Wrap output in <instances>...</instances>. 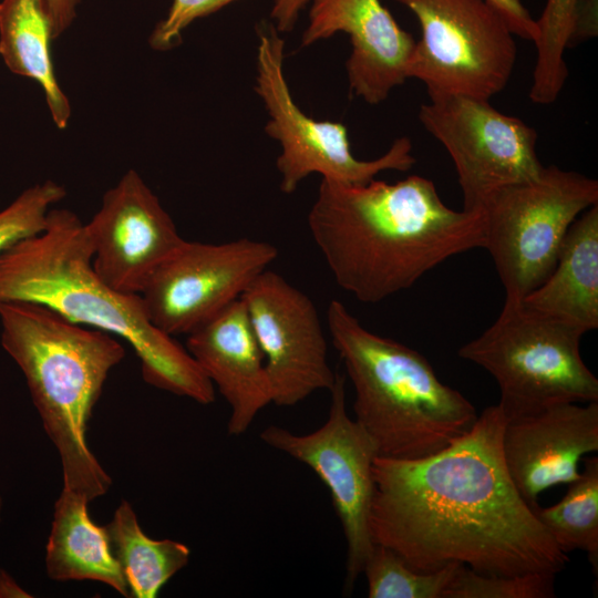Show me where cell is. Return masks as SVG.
<instances>
[{
	"instance_id": "6da1fadb",
	"label": "cell",
	"mask_w": 598,
	"mask_h": 598,
	"mask_svg": "<svg viewBox=\"0 0 598 598\" xmlns=\"http://www.w3.org/2000/svg\"><path fill=\"white\" fill-rule=\"evenodd\" d=\"M499 405L445 448L416 460L378 456L369 529L421 573L462 564L486 575H557L568 561L513 484Z\"/></svg>"
},
{
	"instance_id": "7a4b0ae2",
	"label": "cell",
	"mask_w": 598,
	"mask_h": 598,
	"mask_svg": "<svg viewBox=\"0 0 598 598\" xmlns=\"http://www.w3.org/2000/svg\"><path fill=\"white\" fill-rule=\"evenodd\" d=\"M308 225L336 282L367 303L484 246L480 209L450 208L435 184L419 175L359 185L322 178Z\"/></svg>"
},
{
	"instance_id": "3957f363",
	"label": "cell",
	"mask_w": 598,
	"mask_h": 598,
	"mask_svg": "<svg viewBox=\"0 0 598 598\" xmlns=\"http://www.w3.org/2000/svg\"><path fill=\"white\" fill-rule=\"evenodd\" d=\"M31 301L64 318L123 338L141 361L146 383L200 404L215 389L187 349L155 327L141 295L117 291L92 266L85 224L52 208L45 228L0 255V302Z\"/></svg>"
},
{
	"instance_id": "277c9868",
	"label": "cell",
	"mask_w": 598,
	"mask_h": 598,
	"mask_svg": "<svg viewBox=\"0 0 598 598\" xmlns=\"http://www.w3.org/2000/svg\"><path fill=\"white\" fill-rule=\"evenodd\" d=\"M1 346L22 371L62 464L63 488L89 503L110 475L91 452L87 422L110 371L125 357L113 334L89 329L31 301L0 302Z\"/></svg>"
},
{
	"instance_id": "5b68a950",
	"label": "cell",
	"mask_w": 598,
	"mask_h": 598,
	"mask_svg": "<svg viewBox=\"0 0 598 598\" xmlns=\"http://www.w3.org/2000/svg\"><path fill=\"white\" fill-rule=\"evenodd\" d=\"M327 321L355 392L354 420L379 456L425 457L472 429L478 416L474 405L444 384L419 351L371 332L334 299Z\"/></svg>"
},
{
	"instance_id": "8992f818",
	"label": "cell",
	"mask_w": 598,
	"mask_h": 598,
	"mask_svg": "<svg viewBox=\"0 0 598 598\" xmlns=\"http://www.w3.org/2000/svg\"><path fill=\"white\" fill-rule=\"evenodd\" d=\"M585 332L505 297L497 319L458 350L485 369L501 391L506 419L561 403L598 402V379L580 355Z\"/></svg>"
},
{
	"instance_id": "52a82bcc",
	"label": "cell",
	"mask_w": 598,
	"mask_h": 598,
	"mask_svg": "<svg viewBox=\"0 0 598 598\" xmlns=\"http://www.w3.org/2000/svg\"><path fill=\"white\" fill-rule=\"evenodd\" d=\"M596 204V179L555 165L483 200L478 207L483 248L493 259L505 297L523 298L545 281L570 225Z\"/></svg>"
},
{
	"instance_id": "ba28073f",
	"label": "cell",
	"mask_w": 598,
	"mask_h": 598,
	"mask_svg": "<svg viewBox=\"0 0 598 598\" xmlns=\"http://www.w3.org/2000/svg\"><path fill=\"white\" fill-rule=\"evenodd\" d=\"M394 1L420 23L408 79L422 82L430 99L489 100L506 87L517 58L515 34L487 0Z\"/></svg>"
},
{
	"instance_id": "9c48e42d",
	"label": "cell",
	"mask_w": 598,
	"mask_h": 598,
	"mask_svg": "<svg viewBox=\"0 0 598 598\" xmlns=\"http://www.w3.org/2000/svg\"><path fill=\"white\" fill-rule=\"evenodd\" d=\"M255 91L269 115L265 132L281 147L277 158L280 189L292 194L307 176L346 185L365 184L383 171H409L415 163L412 143L396 138L382 156L361 161L350 150L347 127L337 122L317 121L296 104L283 73L285 41L275 25L258 30Z\"/></svg>"
},
{
	"instance_id": "30bf717a",
	"label": "cell",
	"mask_w": 598,
	"mask_h": 598,
	"mask_svg": "<svg viewBox=\"0 0 598 598\" xmlns=\"http://www.w3.org/2000/svg\"><path fill=\"white\" fill-rule=\"evenodd\" d=\"M327 421L316 431L297 434L269 425L261 441L309 466L328 487L347 540L346 588L351 590L362 574L373 542L369 514L374 492L377 446L347 412L346 379L336 374Z\"/></svg>"
},
{
	"instance_id": "8fae6325",
	"label": "cell",
	"mask_w": 598,
	"mask_h": 598,
	"mask_svg": "<svg viewBox=\"0 0 598 598\" xmlns=\"http://www.w3.org/2000/svg\"><path fill=\"white\" fill-rule=\"evenodd\" d=\"M419 120L454 163L463 209H478L494 190L535 178L545 167L536 152V131L489 100L433 97L421 105Z\"/></svg>"
},
{
	"instance_id": "7c38bea8",
	"label": "cell",
	"mask_w": 598,
	"mask_h": 598,
	"mask_svg": "<svg viewBox=\"0 0 598 598\" xmlns=\"http://www.w3.org/2000/svg\"><path fill=\"white\" fill-rule=\"evenodd\" d=\"M267 241L185 240L150 277L141 297L151 322L175 337L188 334L239 299L277 258Z\"/></svg>"
},
{
	"instance_id": "4fadbf2b",
	"label": "cell",
	"mask_w": 598,
	"mask_h": 598,
	"mask_svg": "<svg viewBox=\"0 0 598 598\" xmlns=\"http://www.w3.org/2000/svg\"><path fill=\"white\" fill-rule=\"evenodd\" d=\"M265 358L272 403L293 406L336 381L328 346L312 300L269 269L240 297Z\"/></svg>"
},
{
	"instance_id": "5bb4252c",
	"label": "cell",
	"mask_w": 598,
	"mask_h": 598,
	"mask_svg": "<svg viewBox=\"0 0 598 598\" xmlns=\"http://www.w3.org/2000/svg\"><path fill=\"white\" fill-rule=\"evenodd\" d=\"M92 266L113 289L141 293L153 272L185 241L140 174L127 171L85 223Z\"/></svg>"
},
{
	"instance_id": "9a60e30c",
	"label": "cell",
	"mask_w": 598,
	"mask_h": 598,
	"mask_svg": "<svg viewBox=\"0 0 598 598\" xmlns=\"http://www.w3.org/2000/svg\"><path fill=\"white\" fill-rule=\"evenodd\" d=\"M501 446L513 484L535 509L542 492L577 480L581 457L598 451V402L555 404L506 419Z\"/></svg>"
},
{
	"instance_id": "2e32d148",
	"label": "cell",
	"mask_w": 598,
	"mask_h": 598,
	"mask_svg": "<svg viewBox=\"0 0 598 598\" xmlns=\"http://www.w3.org/2000/svg\"><path fill=\"white\" fill-rule=\"evenodd\" d=\"M309 23L301 45L308 47L338 32L350 37L346 68L353 94L369 104L383 102L408 80L415 45L380 0H311Z\"/></svg>"
},
{
	"instance_id": "e0dca14e",
	"label": "cell",
	"mask_w": 598,
	"mask_h": 598,
	"mask_svg": "<svg viewBox=\"0 0 598 598\" xmlns=\"http://www.w3.org/2000/svg\"><path fill=\"white\" fill-rule=\"evenodd\" d=\"M185 348L230 406L227 433H245L272 403L265 358L241 299L190 331Z\"/></svg>"
},
{
	"instance_id": "ac0fdd59",
	"label": "cell",
	"mask_w": 598,
	"mask_h": 598,
	"mask_svg": "<svg viewBox=\"0 0 598 598\" xmlns=\"http://www.w3.org/2000/svg\"><path fill=\"white\" fill-rule=\"evenodd\" d=\"M522 299L585 333L598 328V204L570 225L553 271Z\"/></svg>"
},
{
	"instance_id": "d6986e66",
	"label": "cell",
	"mask_w": 598,
	"mask_h": 598,
	"mask_svg": "<svg viewBox=\"0 0 598 598\" xmlns=\"http://www.w3.org/2000/svg\"><path fill=\"white\" fill-rule=\"evenodd\" d=\"M87 504L83 495L62 488L54 503L47 544V574L56 581H99L130 597L128 586L111 553L105 528L91 520Z\"/></svg>"
},
{
	"instance_id": "ffe728a7",
	"label": "cell",
	"mask_w": 598,
	"mask_h": 598,
	"mask_svg": "<svg viewBox=\"0 0 598 598\" xmlns=\"http://www.w3.org/2000/svg\"><path fill=\"white\" fill-rule=\"evenodd\" d=\"M53 40L45 0L0 1V56L12 73L32 79L42 87L52 120L63 130L71 105L54 74Z\"/></svg>"
},
{
	"instance_id": "44dd1931",
	"label": "cell",
	"mask_w": 598,
	"mask_h": 598,
	"mask_svg": "<svg viewBox=\"0 0 598 598\" xmlns=\"http://www.w3.org/2000/svg\"><path fill=\"white\" fill-rule=\"evenodd\" d=\"M104 528L111 553L128 586L130 597L155 598L161 588L189 561L190 550L185 544L148 537L125 499Z\"/></svg>"
},
{
	"instance_id": "7402d4cb",
	"label": "cell",
	"mask_w": 598,
	"mask_h": 598,
	"mask_svg": "<svg viewBox=\"0 0 598 598\" xmlns=\"http://www.w3.org/2000/svg\"><path fill=\"white\" fill-rule=\"evenodd\" d=\"M535 21L536 63L529 99L535 104L548 105L556 101L568 78L566 49L576 40L597 32V1L546 0Z\"/></svg>"
},
{
	"instance_id": "603a6c76",
	"label": "cell",
	"mask_w": 598,
	"mask_h": 598,
	"mask_svg": "<svg viewBox=\"0 0 598 598\" xmlns=\"http://www.w3.org/2000/svg\"><path fill=\"white\" fill-rule=\"evenodd\" d=\"M539 522L564 553L582 550L597 575L598 568V457H587L585 468L569 483L557 504L535 508Z\"/></svg>"
},
{
	"instance_id": "cb8c5ba5",
	"label": "cell",
	"mask_w": 598,
	"mask_h": 598,
	"mask_svg": "<svg viewBox=\"0 0 598 598\" xmlns=\"http://www.w3.org/2000/svg\"><path fill=\"white\" fill-rule=\"evenodd\" d=\"M457 565L421 573L391 548L373 544L362 573L367 578L369 598H444Z\"/></svg>"
},
{
	"instance_id": "d4e9b609",
	"label": "cell",
	"mask_w": 598,
	"mask_h": 598,
	"mask_svg": "<svg viewBox=\"0 0 598 598\" xmlns=\"http://www.w3.org/2000/svg\"><path fill=\"white\" fill-rule=\"evenodd\" d=\"M556 575H486L458 564L444 598H553Z\"/></svg>"
},
{
	"instance_id": "484cf974",
	"label": "cell",
	"mask_w": 598,
	"mask_h": 598,
	"mask_svg": "<svg viewBox=\"0 0 598 598\" xmlns=\"http://www.w3.org/2000/svg\"><path fill=\"white\" fill-rule=\"evenodd\" d=\"M66 195L65 188L45 181L24 189L0 210V255L18 241L41 233L51 207Z\"/></svg>"
},
{
	"instance_id": "4316f807",
	"label": "cell",
	"mask_w": 598,
	"mask_h": 598,
	"mask_svg": "<svg viewBox=\"0 0 598 598\" xmlns=\"http://www.w3.org/2000/svg\"><path fill=\"white\" fill-rule=\"evenodd\" d=\"M236 0H173L167 16L150 37L155 50H169L182 39V32L196 19L209 16Z\"/></svg>"
},
{
	"instance_id": "83f0119b",
	"label": "cell",
	"mask_w": 598,
	"mask_h": 598,
	"mask_svg": "<svg viewBox=\"0 0 598 598\" xmlns=\"http://www.w3.org/2000/svg\"><path fill=\"white\" fill-rule=\"evenodd\" d=\"M505 19L515 37L533 41L536 38V21L520 0H487Z\"/></svg>"
},
{
	"instance_id": "f1b7e54d",
	"label": "cell",
	"mask_w": 598,
	"mask_h": 598,
	"mask_svg": "<svg viewBox=\"0 0 598 598\" xmlns=\"http://www.w3.org/2000/svg\"><path fill=\"white\" fill-rule=\"evenodd\" d=\"M311 0H274L271 18L278 32H290L302 9Z\"/></svg>"
},
{
	"instance_id": "f546056e",
	"label": "cell",
	"mask_w": 598,
	"mask_h": 598,
	"mask_svg": "<svg viewBox=\"0 0 598 598\" xmlns=\"http://www.w3.org/2000/svg\"><path fill=\"white\" fill-rule=\"evenodd\" d=\"M81 0H45L53 23L54 39L73 22Z\"/></svg>"
},
{
	"instance_id": "4dcf8cb0",
	"label": "cell",
	"mask_w": 598,
	"mask_h": 598,
	"mask_svg": "<svg viewBox=\"0 0 598 598\" xmlns=\"http://www.w3.org/2000/svg\"><path fill=\"white\" fill-rule=\"evenodd\" d=\"M31 597V595L19 586L12 576L0 568V598Z\"/></svg>"
},
{
	"instance_id": "1f68e13d",
	"label": "cell",
	"mask_w": 598,
	"mask_h": 598,
	"mask_svg": "<svg viewBox=\"0 0 598 598\" xmlns=\"http://www.w3.org/2000/svg\"><path fill=\"white\" fill-rule=\"evenodd\" d=\"M2 507H3V502H2V497L0 495V520H1Z\"/></svg>"
}]
</instances>
